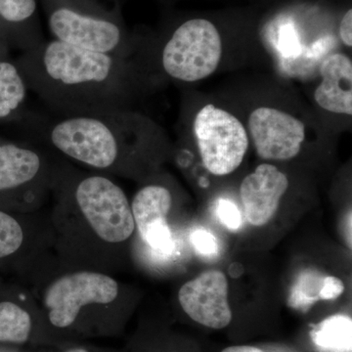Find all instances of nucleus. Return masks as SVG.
Instances as JSON below:
<instances>
[{
	"instance_id": "f257e3e1",
	"label": "nucleus",
	"mask_w": 352,
	"mask_h": 352,
	"mask_svg": "<svg viewBox=\"0 0 352 352\" xmlns=\"http://www.w3.org/2000/svg\"><path fill=\"white\" fill-rule=\"evenodd\" d=\"M50 215L55 258L65 266L113 274L136 231L131 201L110 175L54 162Z\"/></svg>"
},
{
	"instance_id": "f03ea898",
	"label": "nucleus",
	"mask_w": 352,
	"mask_h": 352,
	"mask_svg": "<svg viewBox=\"0 0 352 352\" xmlns=\"http://www.w3.org/2000/svg\"><path fill=\"white\" fill-rule=\"evenodd\" d=\"M16 60L30 91L55 116L131 109L145 78L131 57L87 50L57 39L23 51Z\"/></svg>"
},
{
	"instance_id": "7ed1b4c3",
	"label": "nucleus",
	"mask_w": 352,
	"mask_h": 352,
	"mask_svg": "<svg viewBox=\"0 0 352 352\" xmlns=\"http://www.w3.org/2000/svg\"><path fill=\"white\" fill-rule=\"evenodd\" d=\"M20 122L72 163L110 176L138 173L141 162L166 143L159 126L131 109L75 116L28 112Z\"/></svg>"
},
{
	"instance_id": "20e7f679",
	"label": "nucleus",
	"mask_w": 352,
	"mask_h": 352,
	"mask_svg": "<svg viewBox=\"0 0 352 352\" xmlns=\"http://www.w3.org/2000/svg\"><path fill=\"white\" fill-rule=\"evenodd\" d=\"M50 256L28 276L52 346L117 330L124 288L112 274L65 266Z\"/></svg>"
},
{
	"instance_id": "39448f33",
	"label": "nucleus",
	"mask_w": 352,
	"mask_h": 352,
	"mask_svg": "<svg viewBox=\"0 0 352 352\" xmlns=\"http://www.w3.org/2000/svg\"><path fill=\"white\" fill-rule=\"evenodd\" d=\"M53 168L54 162L36 146L0 138V208L39 212L51 195Z\"/></svg>"
},
{
	"instance_id": "423d86ee",
	"label": "nucleus",
	"mask_w": 352,
	"mask_h": 352,
	"mask_svg": "<svg viewBox=\"0 0 352 352\" xmlns=\"http://www.w3.org/2000/svg\"><path fill=\"white\" fill-rule=\"evenodd\" d=\"M222 58V39L210 21L191 19L171 34L157 54V67L166 78L197 82L217 71Z\"/></svg>"
},
{
	"instance_id": "0eeeda50",
	"label": "nucleus",
	"mask_w": 352,
	"mask_h": 352,
	"mask_svg": "<svg viewBox=\"0 0 352 352\" xmlns=\"http://www.w3.org/2000/svg\"><path fill=\"white\" fill-rule=\"evenodd\" d=\"M192 129L201 162L212 175H228L239 168L249 149L250 136L235 115L207 104L196 113Z\"/></svg>"
},
{
	"instance_id": "6e6552de",
	"label": "nucleus",
	"mask_w": 352,
	"mask_h": 352,
	"mask_svg": "<svg viewBox=\"0 0 352 352\" xmlns=\"http://www.w3.org/2000/svg\"><path fill=\"white\" fill-rule=\"evenodd\" d=\"M50 217L0 208V277L23 279L53 250Z\"/></svg>"
},
{
	"instance_id": "1a4fd4ad",
	"label": "nucleus",
	"mask_w": 352,
	"mask_h": 352,
	"mask_svg": "<svg viewBox=\"0 0 352 352\" xmlns=\"http://www.w3.org/2000/svg\"><path fill=\"white\" fill-rule=\"evenodd\" d=\"M248 133L264 161L285 162L300 154L307 136L305 124L295 116L261 106L250 113Z\"/></svg>"
},
{
	"instance_id": "9d476101",
	"label": "nucleus",
	"mask_w": 352,
	"mask_h": 352,
	"mask_svg": "<svg viewBox=\"0 0 352 352\" xmlns=\"http://www.w3.org/2000/svg\"><path fill=\"white\" fill-rule=\"evenodd\" d=\"M52 346L30 289L0 277V344Z\"/></svg>"
},
{
	"instance_id": "9b49d317",
	"label": "nucleus",
	"mask_w": 352,
	"mask_h": 352,
	"mask_svg": "<svg viewBox=\"0 0 352 352\" xmlns=\"http://www.w3.org/2000/svg\"><path fill=\"white\" fill-rule=\"evenodd\" d=\"M228 291V280L223 272L206 271L182 285L178 302L192 320L206 327L223 329L232 320Z\"/></svg>"
},
{
	"instance_id": "f8f14e48",
	"label": "nucleus",
	"mask_w": 352,
	"mask_h": 352,
	"mask_svg": "<svg viewBox=\"0 0 352 352\" xmlns=\"http://www.w3.org/2000/svg\"><path fill=\"white\" fill-rule=\"evenodd\" d=\"M173 205L170 189L161 183H147L131 201L132 215L139 235L153 251L168 254L175 240L168 219Z\"/></svg>"
},
{
	"instance_id": "ddd939ff",
	"label": "nucleus",
	"mask_w": 352,
	"mask_h": 352,
	"mask_svg": "<svg viewBox=\"0 0 352 352\" xmlns=\"http://www.w3.org/2000/svg\"><path fill=\"white\" fill-rule=\"evenodd\" d=\"M289 179L274 164H261L241 183L240 197L245 219L252 226H265L279 208Z\"/></svg>"
},
{
	"instance_id": "4468645a",
	"label": "nucleus",
	"mask_w": 352,
	"mask_h": 352,
	"mask_svg": "<svg viewBox=\"0 0 352 352\" xmlns=\"http://www.w3.org/2000/svg\"><path fill=\"white\" fill-rule=\"evenodd\" d=\"M321 82L314 91L317 105L336 115H352V62L342 53H333L320 65Z\"/></svg>"
},
{
	"instance_id": "2eb2a0df",
	"label": "nucleus",
	"mask_w": 352,
	"mask_h": 352,
	"mask_svg": "<svg viewBox=\"0 0 352 352\" xmlns=\"http://www.w3.org/2000/svg\"><path fill=\"white\" fill-rule=\"evenodd\" d=\"M9 48L0 38V124L20 122L28 113L30 88Z\"/></svg>"
},
{
	"instance_id": "dca6fc26",
	"label": "nucleus",
	"mask_w": 352,
	"mask_h": 352,
	"mask_svg": "<svg viewBox=\"0 0 352 352\" xmlns=\"http://www.w3.org/2000/svg\"><path fill=\"white\" fill-rule=\"evenodd\" d=\"M316 346L328 352H351L352 321L344 315H333L311 331Z\"/></svg>"
},
{
	"instance_id": "f3484780",
	"label": "nucleus",
	"mask_w": 352,
	"mask_h": 352,
	"mask_svg": "<svg viewBox=\"0 0 352 352\" xmlns=\"http://www.w3.org/2000/svg\"><path fill=\"white\" fill-rule=\"evenodd\" d=\"M36 10V0H0V22L18 30L29 23Z\"/></svg>"
},
{
	"instance_id": "a211bd4d",
	"label": "nucleus",
	"mask_w": 352,
	"mask_h": 352,
	"mask_svg": "<svg viewBox=\"0 0 352 352\" xmlns=\"http://www.w3.org/2000/svg\"><path fill=\"white\" fill-rule=\"evenodd\" d=\"M217 214L220 221L228 229L236 230L242 223L239 210L232 201L221 200L217 208Z\"/></svg>"
},
{
	"instance_id": "6ab92c4d",
	"label": "nucleus",
	"mask_w": 352,
	"mask_h": 352,
	"mask_svg": "<svg viewBox=\"0 0 352 352\" xmlns=\"http://www.w3.org/2000/svg\"><path fill=\"white\" fill-rule=\"evenodd\" d=\"M191 242L197 252L205 256H210L217 252V241L214 236L203 229H199L192 234Z\"/></svg>"
},
{
	"instance_id": "aec40b11",
	"label": "nucleus",
	"mask_w": 352,
	"mask_h": 352,
	"mask_svg": "<svg viewBox=\"0 0 352 352\" xmlns=\"http://www.w3.org/2000/svg\"><path fill=\"white\" fill-rule=\"evenodd\" d=\"M344 292V283L339 278L326 277L319 291L318 298L323 300H337Z\"/></svg>"
},
{
	"instance_id": "412c9836",
	"label": "nucleus",
	"mask_w": 352,
	"mask_h": 352,
	"mask_svg": "<svg viewBox=\"0 0 352 352\" xmlns=\"http://www.w3.org/2000/svg\"><path fill=\"white\" fill-rule=\"evenodd\" d=\"M57 351L53 352H113V349H102V347L83 344L80 342H68V344H59Z\"/></svg>"
},
{
	"instance_id": "4be33fe9",
	"label": "nucleus",
	"mask_w": 352,
	"mask_h": 352,
	"mask_svg": "<svg viewBox=\"0 0 352 352\" xmlns=\"http://www.w3.org/2000/svg\"><path fill=\"white\" fill-rule=\"evenodd\" d=\"M339 34L340 41L347 47L352 46V10L349 9L340 21Z\"/></svg>"
},
{
	"instance_id": "5701e85b",
	"label": "nucleus",
	"mask_w": 352,
	"mask_h": 352,
	"mask_svg": "<svg viewBox=\"0 0 352 352\" xmlns=\"http://www.w3.org/2000/svg\"><path fill=\"white\" fill-rule=\"evenodd\" d=\"M221 352H263L261 351L259 349H256L254 346H230L227 347V349H224Z\"/></svg>"
}]
</instances>
